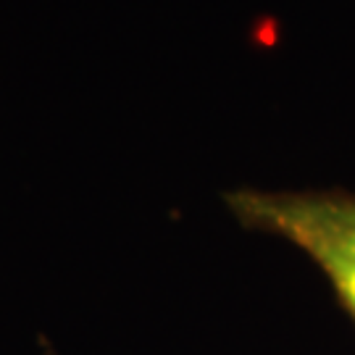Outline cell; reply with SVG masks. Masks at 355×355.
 Instances as JSON below:
<instances>
[{"label": "cell", "mask_w": 355, "mask_h": 355, "mask_svg": "<svg viewBox=\"0 0 355 355\" xmlns=\"http://www.w3.org/2000/svg\"><path fill=\"white\" fill-rule=\"evenodd\" d=\"M224 205L242 229L295 245L329 279L337 303L355 321V192L255 190L224 192Z\"/></svg>", "instance_id": "1"}]
</instances>
